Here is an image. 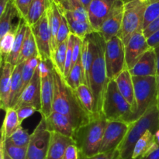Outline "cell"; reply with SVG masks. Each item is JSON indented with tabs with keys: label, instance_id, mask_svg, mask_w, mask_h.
<instances>
[{
	"label": "cell",
	"instance_id": "obj_1",
	"mask_svg": "<svg viewBox=\"0 0 159 159\" xmlns=\"http://www.w3.org/2000/svg\"><path fill=\"white\" fill-rule=\"evenodd\" d=\"M54 85L53 112H57L68 116L77 129L94 119L84 110L76 97L74 90L67 85L64 77L54 68Z\"/></svg>",
	"mask_w": 159,
	"mask_h": 159
},
{
	"label": "cell",
	"instance_id": "obj_2",
	"mask_svg": "<svg viewBox=\"0 0 159 159\" xmlns=\"http://www.w3.org/2000/svg\"><path fill=\"white\" fill-rule=\"evenodd\" d=\"M95 43V55L89 75V88L95 99L97 116H103L102 104L110 79L107 76L105 61L106 41L98 32H93Z\"/></svg>",
	"mask_w": 159,
	"mask_h": 159
},
{
	"label": "cell",
	"instance_id": "obj_3",
	"mask_svg": "<svg viewBox=\"0 0 159 159\" xmlns=\"http://www.w3.org/2000/svg\"><path fill=\"white\" fill-rule=\"evenodd\" d=\"M159 129V109L158 104L152 105L142 116L129 125L128 131L124 141L117 148L120 158L132 159L134 149L138 140L147 130H150L154 134Z\"/></svg>",
	"mask_w": 159,
	"mask_h": 159
},
{
	"label": "cell",
	"instance_id": "obj_4",
	"mask_svg": "<svg viewBox=\"0 0 159 159\" xmlns=\"http://www.w3.org/2000/svg\"><path fill=\"white\" fill-rule=\"evenodd\" d=\"M107 123L108 120L105 116H101L91 120L78 129L74 140L79 151V159L99 153Z\"/></svg>",
	"mask_w": 159,
	"mask_h": 159
},
{
	"label": "cell",
	"instance_id": "obj_5",
	"mask_svg": "<svg viewBox=\"0 0 159 159\" xmlns=\"http://www.w3.org/2000/svg\"><path fill=\"white\" fill-rule=\"evenodd\" d=\"M102 114L109 121H122L128 124L133 122L131 106L121 95L115 80H110L107 85L102 104Z\"/></svg>",
	"mask_w": 159,
	"mask_h": 159
},
{
	"label": "cell",
	"instance_id": "obj_6",
	"mask_svg": "<svg viewBox=\"0 0 159 159\" xmlns=\"http://www.w3.org/2000/svg\"><path fill=\"white\" fill-rule=\"evenodd\" d=\"M147 0H124L122 27L118 37L125 45L134 33L144 30V17Z\"/></svg>",
	"mask_w": 159,
	"mask_h": 159
},
{
	"label": "cell",
	"instance_id": "obj_7",
	"mask_svg": "<svg viewBox=\"0 0 159 159\" xmlns=\"http://www.w3.org/2000/svg\"><path fill=\"white\" fill-rule=\"evenodd\" d=\"M133 82L137 105L135 121L152 105L157 103V76H133Z\"/></svg>",
	"mask_w": 159,
	"mask_h": 159
},
{
	"label": "cell",
	"instance_id": "obj_8",
	"mask_svg": "<svg viewBox=\"0 0 159 159\" xmlns=\"http://www.w3.org/2000/svg\"><path fill=\"white\" fill-rule=\"evenodd\" d=\"M40 77V99L41 107L40 113L45 119L53 112L54 99V65L52 60L40 61L38 65Z\"/></svg>",
	"mask_w": 159,
	"mask_h": 159
},
{
	"label": "cell",
	"instance_id": "obj_9",
	"mask_svg": "<svg viewBox=\"0 0 159 159\" xmlns=\"http://www.w3.org/2000/svg\"><path fill=\"white\" fill-rule=\"evenodd\" d=\"M105 61L110 80H115L127 68L124 44L119 37H113L106 42Z\"/></svg>",
	"mask_w": 159,
	"mask_h": 159
},
{
	"label": "cell",
	"instance_id": "obj_10",
	"mask_svg": "<svg viewBox=\"0 0 159 159\" xmlns=\"http://www.w3.org/2000/svg\"><path fill=\"white\" fill-rule=\"evenodd\" d=\"M51 131L48 129L46 119L41 116L40 123L31 134L27 148L26 159H47L49 148Z\"/></svg>",
	"mask_w": 159,
	"mask_h": 159
},
{
	"label": "cell",
	"instance_id": "obj_11",
	"mask_svg": "<svg viewBox=\"0 0 159 159\" xmlns=\"http://www.w3.org/2000/svg\"><path fill=\"white\" fill-rule=\"evenodd\" d=\"M30 28L35 38L40 59L51 60V32L47 12Z\"/></svg>",
	"mask_w": 159,
	"mask_h": 159
},
{
	"label": "cell",
	"instance_id": "obj_12",
	"mask_svg": "<svg viewBox=\"0 0 159 159\" xmlns=\"http://www.w3.org/2000/svg\"><path fill=\"white\" fill-rule=\"evenodd\" d=\"M130 124L122 121H109L107 123L99 153H107L117 150L124 141Z\"/></svg>",
	"mask_w": 159,
	"mask_h": 159
},
{
	"label": "cell",
	"instance_id": "obj_13",
	"mask_svg": "<svg viewBox=\"0 0 159 159\" xmlns=\"http://www.w3.org/2000/svg\"><path fill=\"white\" fill-rule=\"evenodd\" d=\"M150 48H152L148 43L147 38L143 31L134 33L128 42L124 45L126 66L127 69L133 68L140 57Z\"/></svg>",
	"mask_w": 159,
	"mask_h": 159
},
{
	"label": "cell",
	"instance_id": "obj_14",
	"mask_svg": "<svg viewBox=\"0 0 159 159\" xmlns=\"http://www.w3.org/2000/svg\"><path fill=\"white\" fill-rule=\"evenodd\" d=\"M124 9V0H119L110 15L102 24L98 33L102 36L106 42L113 37L119 36L122 27Z\"/></svg>",
	"mask_w": 159,
	"mask_h": 159
},
{
	"label": "cell",
	"instance_id": "obj_15",
	"mask_svg": "<svg viewBox=\"0 0 159 159\" xmlns=\"http://www.w3.org/2000/svg\"><path fill=\"white\" fill-rule=\"evenodd\" d=\"M119 0H93L88 9L89 22L95 32H99Z\"/></svg>",
	"mask_w": 159,
	"mask_h": 159
},
{
	"label": "cell",
	"instance_id": "obj_16",
	"mask_svg": "<svg viewBox=\"0 0 159 159\" xmlns=\"http://www.w3.org/2000/svg\"><path fill=\"white\" fill-rule=\"evenodd\" d=\"M24 105H30L38 109L40 111L41 107L40 99V77L39 74L38 68L36 70L32 79L25 88L22 94L20 95L15 107V110Z\"/></svg>",
	"mask_w": 159,
	"mask_h": 159
},
{
	"label": "cell",
	"instance_id": "obj_17",
	"mask_svg": "<svg viewBox=\"0 0 159 159\" xmlns=\"http://www.w3.org/2000/svg\"><path fill=\"white\" fill-rule=\"evenodd\" d=\"M46 124L51 132H57L73 139L78 130L68 116L57 112H52L46 119Z\"/></svg>",
	"mask_w": 159,
	"mask_h": 159
},
{
	"label": "cell",
	"instance_id": "obj_18",
	"mask_svg": "<svg viewBox=\"0 0 159 159\" xmlns=\"http://www.w3.org/2000/svg\"><path fill=\"white\" fill-rule=\"evenodd\" d=\"M130 73L132 76L146 77V76H157L156 55L154 48H150L139 58Z\"/></svg>",
	"mask_w": 159,
	"mask_h": 159
},
{
	"label": "cell",
	"instance_id": "obj_19",
	"mask_svg": "<svg viewBox=\"0 0 159 159\" xmlns=\"http://www.w3.org/2000/svg\"><path fill=\"white\" fill-rule=\"evenodd\" d=\"M115 81H116V85H117L121 95L128 102V103L131 106L132 111H133L134 113V122L135 113L137 112V105L134 96L133 76L130 73V71L127 68H126L118 75V77L115 79Z\"/></svg>",
	"mask_w": 159,
	"mask_h": 159
},
{
	"label": "cell",
	"instance_id": "obj_20",
	"mask_svg": "<svg viewBox=\"0 0 159 159\" xmlns=\"http://www.w3.org/2000/svg\"><path fill=\"white\" fill-rule=\"evenodd\" d=\"M72 144H75L72 138L65 136L57 132H51V140L47 159H63L67 148Z\"/></svg>",
	"mask_w": 159,
	"mask_h": 159
},
{
	"label": "cell",
	"instance_id": "obj_21",
	"mask_svg": "<svg viewBox=\"0 0 159 159\" xmlns=\"http://www.w3.org/2000/svg\"><path fill=\"white\" fill-rule=\"evenodd\" d=\"M14 67L9 62L2 65L1 82H0V107L6 111L10 107L11 78Z\"/></svg>",
	"mask_w": 159,
	"mask_h": 159
},
{
	"label": "cell",
	"instance_id": "obj_22",
	"mask_svg": "<svg viewBox=\"0 0 159 159\" xmlns=\"http://www.w3.org/2000/svg\"><path fill=\"white\" fill-rule=\"evenodd\" d=\"M48 22L51 32V58L57 48V36L61 22L62 12L58 5L54 1L50 0L49 6L47 9Z\"/></svg>",
	"mask_w": 159,
	"mask_h": 159
},
{
	"label": "cell",
	"instance_id": "obj_23",
	"mask_svg": "<svg viewBox=\"0 0 159 159\" xmlns=\"http://www.w3.org/2000/svg\"><path fill=\"white\" fill-rule=\"evenodd\" d=\"M27 27L28 23H26V20L20 17L18 22L16 34V38L13 47H12V50L9 56L8 57L7 61H6L10 63L13 67L16 66L18 65L19 58H20V53H21L22 51V47H23V40H24Z\"/></svg>",
	"mask_w": 159,
	"mask_h": 159
},
{
	"label": "cell",
	"instance_id": "obj_24",
	"mask_svg": "<svg viewBox=\"0 0 159 159\" xmlns=\"http://www.w3.org/2000/svg\"><path fill=\"white\" fill-rule=\"evenodd\" d=\"M78 100L85 112L92 118L99 117L96 113L95 99L89 87L86 85H81L74 90Z\"/></svg>",
	"mask_w": 159,
	"mask_h": 159
},
{
	"label": "cell",
	"instance_id": "obj_25",
	"mask_svg": "<svg viewBox=\"0 0 159 159\" xmlns=\"http://www.w3.org/2000/svg\"><path fill=\"white\" fill-rule=\"evenodd\" d=\"M21 126L19 120L16 110L9 107L6 111L4 121L1 130V138L7 139L13 134L14 132Z\"/></svg>",
	"mask_w": 159,
	"mask_h": 159
},
{
	"label": "cell",
	"instance_id": "obj_26",
	"mask_svg": "<svg viewBox=\"0 0 159 159\" xmlns=\"http://www.w3.org/2000/svg\"><path fill=\"white\" fill-rule=\"evenodd\" d=\"M37 54H38V52H37L35 38H34V34H33L30 26L28 25L18 64L24 63L30 58H31L34 56L37 55Z\"/></svg>",
	"mask_w": 159,
	"mask_h": 159
},
{
	"label": "cell",
	"instance_id": "obj_27",
	"mask_svg": "<svg viewBox=\"0 0 159 159\" xmlns=\"http://www.w3.org/2000/svg\"><path fill=\"white\" fill-rule=\"evenodd\" d=\"M16 16H20L18 10L16 7L14 1L11 0L8 4L5 12L0 16V37L4 36L6 33L15 27L16 26H14L12 25V22L14 17Z\"/></svg>",
	"mask_w": 159,
	"mask_h": 159
},
{
	"label": "cell",
	"instance_id": "obj_28",
	"mask_svg": "<svg viewBox=\"0 0 159 159\" xmlns=\"http://www.w3.org/2000/svg\"><path fill=\"white\" fill-rule=\"evenodd\" d=\"M63 14L65 15L67 22H68L70 32L74 35L84 39L87 35L95 32L90 22L80 21V20L74 19L68 14L65 13V12H63Z\"/></svg>",
	"mask_w": 159,
	"mask_h": 159
},
{
	"label": "cell",
	"instance_id": "obj_29",
	"mask_svg": "<svg viewBox=\"0 0 159 159\" xmlns=\"http://www.w3.org/2000/svg\"><path fill=\"white\" fill-rule=\"evenodd\" d=\"M23 63L18 64L14 67L11 78V99L10 107L13 108L16 104L20 95L22 88V70Z\"/></svg>",
	"mask_w": 159,
	"mask_h": 159
},
{
	"label": "cell",
	"instance_id": "obj_30",
	"mask_svg": "<svg viewBox=\"0 0 159 159\" xmlns=\"http://www.w3.org/2000/svg\"><path fill=\"white\" fill-rule=\"evenodd\" d=\"M49 3L50 0H33L27 17L26 18V23L30 26L35 24L47 12Z\"/></svg>",
	"mask_w": 159,
	"mask_h": 159
},
{
	"label": "cell",
	"instance_id": "obj_31",
	"mask_svg": "<svg viewBox=\"0 0 159 159\" xmlns=\"http://www.w3.org/2000/svg\"><path fill=\"white\" fill-rule=\"evenodd\" d=\"M155 142V134L150 130H147L135 144L132 159L141 158L150 150Z\"/></svg>",
	"mask_w": 159,
	"mask_h": 159
},
{
	"label": "cell",
	"instance_id": "obj_32",
	"mask_svg": "<svg viewBox=\"0 0 159 159\" xmlns=\"http://www.w3.org/2000/svg\"><path fill=\"white\" fill-rule=\"evenodd\" d=\"M65 81L67 85L73 90H75L81 85H86L85 75L82 69L81 57L79 61L75 65L73 68H71L68 75L65 79Z\"/></svg>",
	"mask_w": 159,
	"mask_h": 159
},
{
	"label": "cell",
	"instance_id": "obj_33",
	"mask_svg": "<svg viewBox=\"0 0 159 159\" xmlns=\"http://www.w3.org/2000/svg\"><path fill=\"white\" fill-rule=\"evenodd\" d=\"M17 26H15L12 30L6 33L4 36H2L0 40V52H1V61L2 66L7 61L8 57L10 54L12 50L14 41H15L16 34Z\"/></svg>",
	"mask_w": 159,
	"mask_h": 159
},
{
	"label": "cell",
	"instance_id": "obj_34",
	"mask_svg": "<svg viewBox=\"0 0 159 159\" xmlns=\"http://www.w3.org/2000/svg\"><path fill=\"white\" fill-rule=\"evenodd\" d=\"M68 40L59 44L56 48V51L52 56L53 65L54 68L62 77L65 74V60H66L67 46H68Z\"/></svg>",
	"mask_w": 159,
	"mask_h": 159
},
{
	"label": "cell",
	"instance_id": "obj_35",
	"mask_svg": "<svg viewBox=\"0 0 159 159\" xmlns=\"http://www.w3.org/2000/svg\"><path fill=\"white\" fill-rule=\"evenodd\" d=\"M31 135L29 134L28 131L20 126L13 133V134L9 138L7 141L20 147H28L30 141Z\"/></svg>",
	"mask_w": 159,
	"mask_h": 159
},
{
	"label": "cell",
	"instance_id": "obj_36",
	"mask_svg": "<svg viewBox=\"0 0 159 159\" xmlns=\"http://www.w3.org/2000/svg\"><path fill=\"white\" fill-rule=\"evenodd\" d=\"M27 148L16 146L6 139H4V149L12 159H26Z\"/></svg>",
	"mask_w": 159,
	"mask_h": 159
},
{
	"label": "cell",
	"instance_id": "obj_37",
	"mask_svg": "<svg viewBox=\"0 0 159 159\" xmlns=\"http://www.w3.org/2000/svg\"><path fill=\"white\" fill-rule=\"evenodd\" d=\"M159 16V2L148 5L144 17V30Z\"/></svg>",
	"mask_w": 159,
	"mask_h": 159
},
{
	"label": "cell",
	"instance_id": "obj_38",
	"mask_svg": "<svg viewBox=\"0 0 159 159\" xmlns=\"http://www.w3.org/2000/svg\"><path fill=\"white\" fill-rule=\"evenodd\" d=\"M75 35L73 34H70L68 40V46H67L66 52V60H65V74H64V79L67 77L69 74L71 68V64H72V55H73V45H74Z\"/></svg>",
	"mask_w": 159,
	"mask_h": 159
},
{
	"label": "cell",
	"instance_id": "obj_39",
	"mask_svg": "<svg viewBox=\"0 0 159 159\" xmlns=\"http://www.w3.org/2000/svg\"><path fill=\"white\" fill-rule=\"evenodd\" d=\"M71 34L70 32L69 26H68V22H67L66 18H65V15L62 12V17H61V22L60 27H59L58 33H57V47L61 43L65 42V40H68L69 34Z\"/></svg>",
	"mask_w": 159,
	"mask_h": 159
},
{
	"label": "cell",
	"instance_id": "obj_40",
	"mask_svg": "<svg viewBox=\"0 0 159 159\" xmlns=\"http://www.w3.org/2000/svg\"><path fill=\"white\" fill-rule=\"evenodd\" d=\"M16 110L17 112V115H18L20 123L22 124V123H23V121L24 120L27 119L30 116H32L35 112L38 111V109L30 105H24L19 107Z\"/></svg>",
	"mask_w": 159,
	"mask_h": 159
},
{
	"label": "cell",
	"instance_id": "obj_41",
	"mask_svg": "<svg viewBox=\"0 0 159 159\" xmlns=\"http://www.w3.org/2000/svg\"><path fill=\"white\" fill-rule=\"evenodd\" d=\"M82 46H83V39L77 37L75 35L74 45H73V55H72V64L71 68L75 66L76 63L79 61L81 57L82 51Z\"/></svg>",
	"mask_w": 159,
	"mask_h": 159
},
{
	"label": "cell",
	"instance_id": "obj_42",
	"mask_svg": "<svg viewBox=\"0 0 159 159\" xmlns=\"http://www.w3.org/2000/svg\"><path fill=\"white\" fill-rule=\"evenodd\" d=\"M13 1L20 17L26 20L33 0H13Z\"/></svg>",
	"mask_w": 159,
	"mask_h": 159
},
{
	"label": "cell",
	"instance_id": "obj_43",
	"mask_svg": "<svg viewBox=\"0 0 159 159\" xmlns=\"http://www.w3.org/2000/svg\"><path fill=\"white\" fill-rule=\"evenodd\" d=\"M120 158V155L119 151L115 150L113 152H107V153H99L94 156L82 159H119Z\"/></svg>",
	"mask_w": 159,
	"mask_h": 159
},
{
	"label": "cell",
	"instance_id": "obj_44",
	"mask_svg": "<svg viewBox=\"0 0 159 159\" xmlns=\"http://www.w3.org/2000/svg\"><path fill=\"white\" fill-rule=\"evenodd\" d=\"M63 159H79V151L76 144H70L67 148Z\"/></svg>",
	"mask_w": 159,
	"mask_h": 159
},
{
	"label": "cell",
	"instance_id": "obj_45",
	"mask_svg": "<svg viewBox=\"0 0 159 159\" xmlns=\"http://www.w3.org/2000/svg\"><path fill=\"white\" fill-rule=\"evenodd\" d=\"M159 30V16L155 20H154L147 28L143 30L144 36H145L146 38H148L149 37L152 35L153 34H155V32Z\"/></svg>",
	"mask_w": 159,
	"mask_h": 159
},
{
	"label": "cell",
	"instance_id": "obj_46",
	"mask_svg": "<svg viewBox=\"0 0 159 159\" xmlns=\"http://www.w3.org/2000/svg\"><path fill=\"white\" fill-rule=\"evenodd\" d=\"M140 159H159V144L154 143L150 150Z\"/></svg>",
	"mask_w": 159,
	"mask_h": 159
},
{
	"label": "cell",
	"instance_id": "obj_47",
	"mask_svg": "<svg viewBox=\"0 0 159 159\" xmlns=\"http://www.w3.org/2000/svg\"><path fill=\"white\" fill-rule=\"evenodd\" d=\"M147 41L150 48H155L159 46V30L152 34L147 39Z\"/></svg>",
	"mask_w": 159,
	"mask_h": 159
},
{
	"label": "cell",
	"instance_id": "obj_48",
	"mask_svg": "<svg viewBox=\"0 0 159 159\" xmlns=\"http://www.w3.org/2000/svg\"><path fill=\"white\" fill-rule=\"evenodd\" d=\"M11 0H0V16L5 12L8 4Z\"/></svg>",
	"mask_w": 159,
	"mask_h": 159
},
{
	"label": "cell",
	"instance_id": "obj_49",
	"mask_svg": "<svg viewBox=\"0 0 159 159\" xmlns=\"http://www.w3.org/2000/svg\"><path fill=\"white\" fill-rule=\"evenodd\" d=\"M156 55V63H157V76L159 75V46L154 48Z\"/></svg>",
	"mask_w": 159,
	"mask_h": 159
},
{
	"label": "cell",
	"instance_id": "obj_50",
	"mask_svg": "<svg viewBox=\"0 0 159 159\" xmlns=\"http://www.w3.org/2000/svg\"><path fill=\"white\" fill-rule=\"evenodd\" d=\"M79 2H80L81 4L83 6V7L88 11L90 4H91V2H93V0H79Z\"/></svg>",
	"mask_w": 159,
	"mask_h": 159
},
{
	"label": "cell",
	"instance_id": "obj_51",
	"mask_svg": "<svg viewBox=\"0 0 159 159\" xmlns=\"http://www.w3.org/2000/svg\"><path fill=\"white\" fill-rule=\"evenodd\" d=\"M157 104L159 109V75L157 76Z\"/></svg>",
	"mask_w": 159,
	"mask_h": 159
},
{
	"label": "cell",
	"instance_id": "obj_52",
	"mask_svg": "<svg viewBox=\"0 0 159 159\" xmlns=\"http://www.w3.org/2000/svg\"><path fill=\"white\" fill-rule=\"evenodd\" d=\"M2 139H3V138H2ZM3 154H4V159H12L9 156V155L6 153V152L4 149V139H3Z\"/></svg>",
	"mask_w": 159,
	"mask_h": 159
},
{
	"label": "cell",
	"instance_id": "obj_53",
	"mask_svg": "<svg viewBox=\"0 0 159 159\" xmlns=\"http://www.w3.org/2000/svg\"><path fill=\"white\" fill-rule=\"evenodd\" d=\"M155 141L157 144H159V129L157 130V132L155 134Z\"/></svg>",
	"mask_w": 159,
	"mask_h": 159
},
{
	"label": "cell",
	"instance_id": "obj_54",
	"mask_svg": "<svg viewBox=\"0 0 159 159\" xmlns=\"http://www.w3.org/2000/svg\"><path fill=\"white\" fill-rule=\"evenodd\" d=\"M148 2L149 3V4H151V3H155V2H159V0H147Z\"/></svg>",
	"mask_w": 159,
	"mask_h": 159
},
{
	"label": "cell",
	"instance_id": "obj_55",
	"mask_svg": "<svg viewBox=\"0 0 159 159\" xmlns=\"http://www.w3.org/2000/svg\"><path fill=\"white\" fill-rule=\"evenodd\" d=\"M54 1L55 2L57 5H58V4H61V3L64 0H54Z\"/></svg>",
	"mask_w": 159,
	"mask_h": 159
},
{
	"label": "cell",
	"instance_id": "obj_56",
	"mask_svg": "<svg viewBox=\"0 0 159 159\" xmlns=\"http://www.w3.org/2000/svg\"><path fill=\"white\" fill-rule=\"evenodd\" d=\"M119 159H123V158H119Z\"/></svg>",
	"mask_w": 159,
	"mask_h": 159
}]
</instances>
